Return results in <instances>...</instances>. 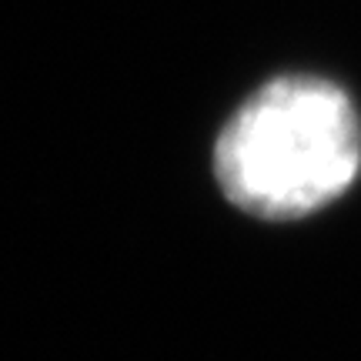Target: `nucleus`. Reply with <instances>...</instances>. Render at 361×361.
Wrapping results in <instances>:
<instances>
[{"label":"nucleus","instance_id":"1","mask_svg":"<svg viewBox=\"0 0 361 361\" xmlns=\"http://www.w3.org/2000/svg\"><path fill=\"white\" fill-rule=\"evenodd\" d=\"M361 171V117L335 80L284 74L238 104L218 141L224 197L264 221L305 218L348 191Z\"/></svg>","mask_w":361,"mask_h":361}]
</instances>
